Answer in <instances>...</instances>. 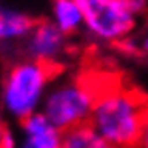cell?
I'll use <instances>...</instances> for the list:
<instances>
[{
	"label": "cell",
	"mask_w": 148,
	"mask_h": 148,
	"mask_svg": "<svg viewBox=\"0 0 148 148\" xmlns=\"http://www.w3.org/2000/svg\"><path fill=\"white\" fill-rule=\"evenodd\" d=\"M146 114L148 99L142 93L123 85H103L89 123L113 148H136Z\"/></svg>",
	"instance_id": "obj_1"
},
{
	"label": "cell",
	"mask_w": 148,
	"mask_h": 148,
	"mask_svg": "<svg viewBox=\"0 0 148 148\" xmlns=\"http://www.w3.org/2000/svg\"><path fill=\"white\" fill-rule=\"evenodd\" d=\"M57 77V67L30 57L12 61L2 79V109L10 119L22 123L42 111L49 85Z\"/></svg>",
	"instance_id": "obj_2"
},
{
	"label": "cell",
	"mask_w": 148,
	"mask_h": 148,
	"mask_svg": "<svg viewBox=\"0 0 148 148\" xmlns=\"http://www.w3.org/2000/svg\"><path fill=\"white\" fill-rule=\"evenodd\" d=\"M99 89L93 81L83 77H59L49 85L40 113L46 116L59 132H67L91 121L93 107Z\"/></svg>",
	"instance_id": "obj_3"
},
{
	"label": "cell",
	"mask_w": 148,
	"mask_h": 148,
	"mask_svg": "<svg viewBox=\"0 0 148 148\" xmlns=\"http://www.w3.org/2000/svg\"><path fill=\"white\" fill-rule=\"evenodd\" d=\"M85 16V32L103 44H125L136 30L138 16L123 0H79Z\"/></svg>",
	"instance_id": "obj_4"
},
{
	"label": "cell",
	"mask_w": 148,
	"mask_h": 148,
	"mask_svg": "<svg viewBox=\"0 0 148 148\" xmlns=\"http://www.w3.org/2000/svg\"><path fill=\"white\" fill-rule=\"evenodd\" d=\"M22 49L24 57L56 67L57 61L67 53V36L51 20H38L30 36L24 40Z\"/></svg>",
	"instance_id": "obj_5"
},
{
	"label": "cell",
	"mask_w": 148,
	"mask_h": 148,
	"mask_svg": "<svg viewBox=\"0 0 148 148\" xmlns=\"http://www.w3.org/2000/svg\"><path fill=\"white\" fill-rule=\"evenodd\" d=\"M63 132L47 121L42 113L20 123L18 148H61Z\"/></svg>",
	"instance_id": "obj_6"
},
{
	"label": "cell",
	"mask_w": 148,
	"mask_h": 148,
	"mask_svg": "<svg viewBox=\"0 0 148 148\" xmlns=\"http://www.w3.org/2000/svg\"><path fill=\"white\" fill-rule=\"evenodd\" d=\"M38 20H34L30 14L20 10H8L2 8L0 12V44L10 46V44H20L30 36Z\"/></svg>",
	"instance_id": "obj_7"
},
{
	"label": "cell",
	"mask_w": 148,
	"mask_h": 148,
	"mask_svg": "<svg viewBox=\"0 0 148 148\" xmlns=\"http://www.w3.org/2000/svg\"><path fill=\"white\" fill-rule=\"evenodd\" d=\"M51 22L67 36L85 30V16L79 0H53L51 4Z\"/></svg>",
	"instance_id": "obj_8"
},
{
	"label": "cell",
	"mask_w": 148,
	"mask_h": 148,
	"mask_svg": "<svg viewBox=\"0 0 148 148\" xmlns=\"http://www.w3.org/2000/svg\"><path fill=\"white\" fill-rule=\"evenodd\" d=\"M61 148H113V146L93 128L91 123H87V125H79L67 132H63Z\"/></svg>",
	"instance_id": "obj_9"
},
{
	"label": "cell",
	"mask_w": 148,
	"mask_h": 148,
	"mask_svg": "<svg viewBox=\"0 0 148 148\" xmlns=\"http://www.w3.org/2000/svg\"><path fill=\"white\" fill-rule=\"evenodd\" d=\"M123 2H125V6L134 16H140L142 12L146 10V4H148V0H123Z\"/></svg>",
	"instance_id": "obj_10"
},
{
	"label": "cell",
	"mask_w": 148,
	"mask_h": 148,
	"mask_svg": "<svg viewBox=\"0 0 148 148\" xmlns=\"http://www.w3.org/2000/svg\"><path fill=\"white\" fill-rule=\"evenodd\" d=\"M0 148H18V134H14V130H12V128H8L6 136L2 138Z\"/></svg>",
	"instance_id": "obj_11"
},
{
	"label": "cell",
	"mask_w": 148,
	"mask_h": 148,
	"mask_svg": "<svg viewBox=\"0 0 148 148\" xmlns=\"http://www.w3.org/2000/svg\"><path fill=\"white\" fill-rule=\"evenodd\" d=\"M136 148H148V114H146L144 128H142V134H140V140H138V146Z\"/></svg>",
	"instance_id": "obj_12"
},
{
	"label": "cell",
	"mask_w": 148,
	"mask_h": 148,
	"mask_svg": "<svg viewBox=\"0 0 148 148\" xmlns=\"http://www.w3.org/2000/svg\"><path fill=\"white\" fill-rule=\"evenodd\" d=\"M140 51H142V53H146V56H148V34L144 36L142 40H140Z\"/></svg>",
	"instance_id": "obj_13"
},
{
	"label": "cell",
	"mask_w": 148,
	"mask_h": 148,
	"mask_svg": "<svg viewBox=\"0 0 148 148\" xmlns=\"http://www.w3.org/2000/svg\"><path fill=\"white\" fill-rule=\"evenodd\" d=\"M6 132H8V126H6V123L0 119V142H2V138L6 136Z\"/></svg>",
	"instance_id": "obj_14"
},
{
	"label": "cell",
	"mask_w": 148,
	"mask_h": 148,
	"mask_svg": "<svg viewBox=\"0 0 148 148\" xmlns=\"http://www.w3.org/2000/svg\"><path fill=\"white\" fill-rule=\"evenodd\" d=\"M0 12H2V6H0Z\"/></svg>",
	"instance_id": "obj_15"
}]
</instances>
